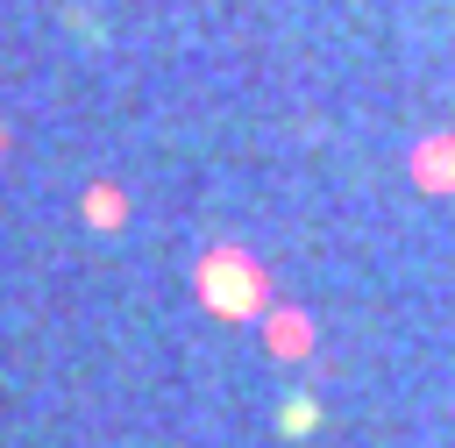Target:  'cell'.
<instances>
[{
    "label": "cell",
    "mask_w": 455,
    "mask_h": 448,
    "mask_svg": "<svg viewBox=\"0 0 455 448\" xmlns=\"http://www.w3.org/2000/svg\"><path fill=\"white\" fill-rule=\"evenodd\" d=\"M206 292L220 299V313H235V320L249 313V277H242V263H235V256H220V263H206Z\"/></svg>",
    "instance_id": "6da1fadb"
},
{
    "label": "cell",
    "mask_w": 455,
    "mask_h": 448,
    "mask_svg": "<svg viewBox=\"0 0 455 448\" xmlns=\"http://www.w3.org/2000/svg\"><path fill=\"white\" fill-rule=\"evenodd\" d=\"M313 420H320V405H313L306 391H291V398H284V412H277V427H284L291 441H306V434H313Z\"/></svg>",
    "instance_id": "7a4b0ae2"
}]
</instances>
